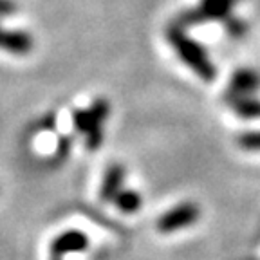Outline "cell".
<instances>
[{
    "mask_svg": "<svg viewBox=\"0 0 260 260\" xmlns=\"http://www.w3.org/2000/svg\"><path fill=\"white\" fill-rule=\"evenodd\" d=\"M168 40H170L172 47L177 51L179 58H181L201 80L211 81L217 76L215 65L211 63L206 49H204L199 42H195L193 38L188 37L186 32L183 31V27L175 25V27L168 29Z\"/></svg>",
    "mask_w": 260,
    "mask_h": 260,
    "instance_id": "obj_1",
    "label": "cell"
},
{
    "mask_svg": "<svg viewBox=\"0 0 260 260\" xmlns=\"http://www.w3.org/2000/svg\"><path fill=\"white\" fill-rule=\"evenodd\" d=\"M109 102L100 98L92 103L90 109L76 110L73 116L74 126L80 134H85L87 148L89 150H96L100 148L103 141V121L109 116Z\"/></svg>",
    "mask_w": 260,
    "mask_h": 260,
    "instance_id": "obj_2",
    "label": "cell"
},
{
    "mask_svg": "<svg viewBox=\"0 0 260 260\" xmlns=\"http://www.w3.org/2000/svg\"><path fill=\"white\" fill-rule=\"evenodd\" d=\"M201 210L199 206L191 201H184V203L177 204L172 210H168L167 213H162L157 220V230L165 235L168 233H175L179 230L188 226H193L199 220Z\"/></svg>",
    "mask_w": 260,
    "mask_h": 260,
    "instance_id": "obj_3",
    "label": "cell"
},
{
    "mask_svg": "<svg viewBox=\"0 0 260 260\" xmlns=\"http://www.w3.org/2000/svg\"><path fill=\"white\" fill-rule=\"evenodd\" d=\"M235 4L237 0H201L199 8L181 16V22L184 25H190L208 20H222L230 16Z\"/></svg>",
    "mask_w": 260,
    "mask_h": 260,
    "instance_id": "obj_4",
    "label": "cell"
},
{
    "mask_svg": "<svg viewBox=\"0 0 260 260\" xmlns=\"http://www.w3.org/2000/svg\"><path fill=\"white\" fill-rule=\"evenodd\" d=\"M89 248V239L80 230H67L51 242V255L63 256L67 253H80Z\"/></svg>",
    "mask_w": 260,
    "mask_h": 260,
    "instance_id": "obj_5",
    "label": "cell"
},
{
    "mask_svg": "<svg viewBox=\"0 0 260 260\" xmlns=\"http://www.w3.org/2000/svg\"><path fill=\"white\" fill-rule=\"evenodd\" d=\"M260 89V73L249 67L239 69L230 80V92L233 96H253Z\"/></svg>",
    "mask_w": 260,
    "mask_h": 260,
    "instance_id": "obj_6",
    "label": "cell"
},
{
    "mask_svg": "<svg viewBox=\"0 0 260 260\" xmlns=\"http://www.w3.org/2000/svg\"><path fill=\"white\" fill-rule=\"evenodd\" d=\"M0 49L13 54H27L32 51V37L25 31H9L0 25Z\"/></svg>",
    "mask_w": 260,
    "mask_h": 260,
    "instance_id": "obj_7",
    "label": "cell"
},
{
    "mask_svg": "<svg viewBox=\"0 0 260 260\" xmlns=\"http://www.w3.org/2000/svg\"><path fill=\"white\" fill-rule=\"evenodd\" d=\"M228 105L242 119H260V100L253 96H233L228 94Z\"/></svg>",
    "mask_w": 260,
    "mask_h": 260,
    "instance_id": "obj_8",
    "label": "cell"
},
{
    "mask_svg": "<svg viewBox=\"0 0 260 260\" xmlns=\"http://www.w3.org/2000/svg\"><path fill=\"white\" fill-rule=\"evenodd\" d=\"M123 181H125V168L121 165H112L107 170L105 177H103L102 190H100V197L103 201H114V197L121 191Z\"/></svg>",
    "mask_w": 260,
    "mask_h": 260,
    "instance_id": "obj_9",
    "label": "cell"
},
{
    "mask_svg": "<svg viewBox=\"0 0 260 260\" xmlns=\"http://www.w3.org/2000/svg\"><path fill=\"white\" fill-rule=\"evenodd\" d=\"M114 204L123 211V213H136L141 208V197L134 190H121L114 197Z\"/></svg>",
    "mask_w": 260,
    "mask_h": 260,
    "instance_id": "obj_10",
    "label": "cell"
},
{
    "mask_svg": "<svg viewBox=\"0 0 260 260\" xmlns=\"http://www.w3.org/2000/svg\"><path fill=\"white\" fill-rule=\"evenodd\" d=\"M239 146L248 152H260V130L246 132L239 136Z\"/></svg>",
    "mask_w": 260,
    "mask_h": 260,
    "instance_id": "obj_11",
    "label": "cell"
},
{
    "mask_svg": "<svg viewBox=\"0 0 260 260\" xmlns=\"http://www.w3.org/2000/svg\"><path fill=\"white\" fill-rule=\"evenodd\" d=\"M18 11V6L13 0H0V16H11Z\"/></svg>",
    "mask_w": 260,
    "mask_h": 260,
    "instance_id": "obj_12",
    "label": "cell"
},
{
    "mask_svg": "<svg viewBox=\"0 0 260 260\" xmlns=\"http://www.w3.org/2000/svg\"><path fill=\"white\" fill-rule=\"evenodd\" d=\"M244 29H246V25H244L242 22L235 20V18H232V20L228 22V32L233 35V37H240L244 32Z\"/></svg>",
    "mask_w": 260,
    "mask_h": 260,
    "instance_id": "obj_13",
    "label": "cell"
},
{
    "mask_svg": "<svg viewBox=\"0 0 260 260\" xmlns=\"http://www.w3.org/2000/svg\"><path fill=\"white\" fill-rule=\"evenodd\" d=\"M71 150V139L69 138H61L60 145H58V157H65Z\"/></svg>",
    "mask_w": 260,
    "mask_h": 260,
    "instance_id": "obj_14",
    "label": "cell"
},
{
    "mask_svg": "<svg viewBox=\"0 0 260 260\" xmlns=\"http://www.w3.org/2000/svg\"><path fill=\"white\" fill-rule=\"evenodd\" d=\"M51 260H63V256H58V255H51Z\"/></svg>",
    "mask_w": 260,
    "mask_h": 260,
    "instance_id": "obj_15",
    "label": "cell"
}]
</instances>
